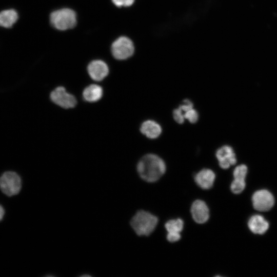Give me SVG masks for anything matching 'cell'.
I'll return each mask as SVG.
<instances>
[{"mask_svg": "<svg viewBox=\"0 0 277 277\" xmlns=\"http://www.w3.org/2000/svg\"><path fill=\"white\" fill-rule=\"evenodd\" d=\"M137 169L142 179L148 182H154L164 174L166 165L164 161L157 155L148 154L140 160Z\"/></svg>", "mask_w": 277, "mask_h": 277, "instance_id": "6da1fadb", "label": "cell"}, {"mask_svg": "<svg viewBox=\"0 0 277 277\" xmlns=\"http://www.w3.org/2000/svg\"><path fill=\"white\" fill-rule=\"evenodd\" d=\"M158 222L157 217L148 212L137 211L130 221V225L138 235H149L154 230Z\"/></svg>", "mask_w": 277, "mask_h": 277, "instance_id": "7a4b0ae2", "label": "cell"}, {"mask_svg": "<svg viewBox=\"0 0 277 277\" xmlns=\"http://www.w3.org/2000/svg\"><path fill=\"white\" fill-rule=\"evenodd\" d=\"M50 19L52 25L60 30L72 28L76 23L75 12L69 8H63L53 11L50 14Z\"/></svg>", "mask_w": 277, "mask_h": 277, "instance_id": "3957f363", "label": "cell"}, {"mask_svg": "<svg viewBox=\"0 0 277 277\" xmlns=\"http://www.w3.org/2000/svg\"><path fill=\"white\" fill-rule=\"evenodd\" d=\"M22 188L20 176L13 171H6L0 177V189L9 196L18 194Z\"/></svg>", "mask_w": 277, "mask_h": 277, "instance_id": "277c9868", "label": "cell"}, {"mask_svg": "<svg viewBox=\"0 0 277 277\" xmlns=\"http://www.w3.org/2000/svg\"><path fill=\"white\" fill-rule=\"evenodd\" d=\"M111 51L116 59L120 60L127 59L134 52L133 44L129 38L121 36L113 43Z\"/></svg>", "mask_w": 277, "mask_h": 277, "instance_id": "5b68a950", "label": "cell"}, {"mask_svg": "<svg viewBox=\"0 0 277 277\" xmlns=\"http://www.w3.org/2000/svg\"><path fill=\"white\" fill-rule=\"evenodd\" d=\"M50 97L54 104L63 108H72L76 105L75 96L67 92L66 89L62 86L54 89L51 92Z\"/></svg>", "mask_w": 277, "mask_h": 277, "instance_id": "8992f818", "label": "cell"}, {"mask_svg": "<svg viewBox=\"0 0 277 277\" xmlns=\"http://www.w3.org/2000/svg\"><path fill=\"white\" fill-rule=\"evenodd\" d=\"M253 206L260 211H266L273 206L274 199L273 195L266 190H260L254 192L252 196Z\"/></svg>", "mask_w": 277, "mask_h": 277, "instance_id": "52a82bcc", "label": "cell"}, {"mask_svg": "<svg viewBox=\"0 0 277 277\" xmlns=\"http://www.w3.org/2000/svg\"><path fill=\"white\" fill-rule=\"evenodd\" d=\"M216 156L220 166L223 169L228 168L236 162L235 154L229 146H224L219 149L216 152Z\"/></svg>", "mask_w": 277, "mask_h": 277, "instance_id": "ba28073f", "label": "cell"}, {"mask_svg": "<svg viewBox=\"0 0 277 277\" xmlns=\"http://www.w3.org/2000/svg\"><path fill=\"white\" fill-rule=\"evenodd\" d=\"M87 70L91 78L96 81L103 80L109 73L107 65L102 60H94L90 62Z\"/></svg>", "mask_w": 277, "mask_h": 277, "instance_id": "9c48e42d", "label": "cell"}, {"mask_svg": "<svg viewBox=\"0 0 277 277\" xmlns=\"http://www.w3.org/2000/svg\"><path fill=\"white\" fill-rule=\"evenodd\" d=\"M193 220L199 224L205 223L209 219V211L206 203L200 200L195 201L191 208Z\"/></svg>", "mask_w": 277, "mask_h": 277, "instance_id": "30bf717a", "label": "cell"}, {"mask_svg": "<svg viewBox=\"0 0 277 277\" xmlns=\"http://www.w3.org/2000/svg\"><path fill=\"white\" fill-rule=\"evenodd\" d=\"M215 178V175L212 170L204 169L195 175L194 180L199 187L208 189L212 187Z\"/></svg>", "mask_w": 277, "mask_h": 277, "instance_id": "8fae6325", "label": "cell"}, {"mask_svg": "<svg viewBox=\"0 0 277 277\" xmlns=\"http://www.w3.org/2000/svg\"><path fill=\"white\" fill-rule=\"evenodd\" d=\"M248 225L250 230L254 233L262 234L269 228V223L263 216L254 215L249 219Z\"/></svg>", "mask_w": 277, "mask_h": 277, "instance_id": "7c38bea8", "label": "cell"}, {"mask_svg": "<svg viewBox=\"0 0 277 277\" xmlns=\"http://www.w3.org/2000/svg\"><path fill=\"white\" fill-rule=\"evenodd\" d=\"M142 133L149 138H155L159 136L162 132L161 126L156 122L147 120L144 122L141 126Z\"/></svg>", "mask_w": 277, "mask_h": 277, "instance_id": "4fadbf2b", "label": "cell"}, {"mask_svg": "<svg viewBox=\"0 0 277 277\" xmlns=\"http://www.w3.org/2000/svg\"><path fill=\"white\" fill-rule=\"evenodd\" d=\"M103 91L101 86L91 84L86 87L83 92L84 99L88 102L93 103L99 101L103 96Z\"/></svg>", "mask_w": 277, "mask_h": 277, "instance_id": "5bb4252c", "label": "cell"}, {"mask_svg": "<svg viewBox=\"0 0 277 277\" xmlns=\"http://www.w3.org/2000/svg\"><path fill=\"white\" fill-rule=\"evenodd\" d=\"M18 19V14L14 9L5 10L0 12V26L10 28Z\"/></svg>", "mask_w": 277, "mask_h": 277, "instance_id": "9a60e30c", "label": "cell"}, {"mask_svg": "<svg viewBox=\"0 0 277 277\" xmlns=\"http://www.w3.org/2000/svg\"><path fill=\"white\" fill-rule=\"evenodd\" d=\"M165 228L168 232H180L183 228V221L178 219L176 220H171L165 224Z\"/></svg>", "mask_w": 277, "mask_h": 277, "instance_id": "2e32d148", "label": "cell"}, {"mask_svg": "<svg viewBox=\"0 0 277 277\" xmlns=\"http://www.w3.org/2000/svg\"><path fill=\"white\" fill-rule=\"evenodd\" d=\"M245 187V180L235 179L232 181L230 186L231 191L235 194H239L242 192Z\"/></svg>", "mask_w": 277, "mask_h": 277, "instance_id": "e0dca14e", "label": "cell"}, {"mask_svg": "<svg viewBox=\"0 0 277 277\" xmlns=\"http://www.w3.org/2000/svg\"><path fill=\"white\" fill-rule=\"evenodd\" d=\"M247 172V167L242 164L238 166L233 171V176L235 179L245 180Z\"/></svg>", "mask_w": 277, "mask_h": 277, "instance_id": "ac0fdd59", "label": "cell"}, {"mask_svg": "<svg viewBox=\"0 0 277 277\" xmlns=\"http://www.w3.org/2000/svg\"><path fill=\"white\" fill-rule=\"evenodd\" d=\"M184 118L187 119L191 123H196L199 118L197 112L193 108L184 113Z\"/></svg>", "mask_w": 277, "mask_h": 277, "instance_id": "d6986e66", "label": "cell"}, {"mask_svg": "<svg viewBox=\"0 0 277 277\" xmlns=\"http://www.w3.org/2000/svg\"><path fill=\"white\" fill-rule=\"evenodd\" d=\"M173 116L177 123L182 124L184 123L185 120L184 113L179 108L173 110Z\"/></svg>", "mask_w": 277, "mask_h": 277, "instance_id": "ffe728a7", "label": "cell"}, {"mask_svg": "<svg viewBox=\"0 0 277 277\" xmlns=\"http://www.w3.org/2000/svg\"><path fill=\"white\" fill-rule=\"evenodd\" d=\"M113 3L117 7H128L132 5L134 0H112Z\"/></svg>", "mask_w": 277, "mask_h": 277, "instance_id": "44dd1931", "label": "cell"}, {"mask_svg": "<svg viewBox=\"0 0 277 277\" xmlns=\"http://www.w3.org/2000/svg\"><path fill=\"white\" fill-rule=\"evenodd\" d=\"M181 238L179 232H169L167 235V239L170 242H175L179 241Z\"/></svg>", "mask_w": 277, "mask_h": 277, "instance_id": "7402d4cb", "label": "cell"}, {"mask_svg": "<svg viewBox=\"0 0 277 277\" xmlns=\"http://www.w3.org/2000/svg\"><path fill=\"white\" fill-rule=\"evenodd\" d=\"M5 214V210L3 207L0 205V221L2 220Z\"/></svg>", "mask_w": 277, "mask_h": 277, "instance_id": "603a6c76", "label": "cell"}]
</instances>
